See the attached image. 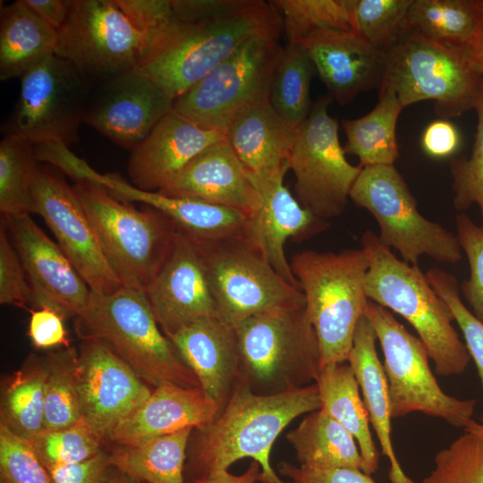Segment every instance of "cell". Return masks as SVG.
<instances>
[{
  "label": "cell",
  "instance_id": "cell-1",
  "mask_svg": "<svg viewBox=\"0 0 483 483\" xmlns=\"http://www.w3.org/2000/svg\"><path fill=\"white\" fill-rule=\"evenodd\" d=\"M179 27L171 0H72L55 55L93 88L159 55Z\"/></svg>",
  "mask_w": 483,
  "mask_h": 483
},
{
  "label": "cell",
  "instance_id": "cell-2",
  "mask_svg": "<svg viewBox=\"0 0 483 483\" xmlns=\"http://www.w3.org/2000/svg\"><path fill=\"white\" fill-rule=\"evenodd\" d=\"M179 21L166 47L140 69L174 99L249 40L279 36L280 16L261 0H171Z\"/></svg>",
  "mask_w": 483,
  "mask_h": 483
},
{
  "label": "cell",
  "instance_id": "cell-3",
  "mask_svg": "<svg viewBox=\"0 0 483 483\" xmlns=\"http://www.w3.org/2000/svg\"><path fill=\"white\" fill-rule=\"evenodd\" d=\"M320 407L316 384L281 394H258L236 381L217 418L208 426L194 429L187 452L188 473L193 481L227 470L240 459L252 458L260 466L259 483H289L271 466L272 446L293 419Z\"/></svg>",
  "mask_w": 483,
  "mask_h": 483
},
{
  "label": "cell",
  "instance_id": "cell-4",
  "mask_svg": "<svg viewBox=\"0 0 483 483\" xmlns=\"http://www.w3.org/2000/svg\"><path fill=\"white\" fill-rule=\"evenodd\" d=\"M360 243L369 256L368 299L401 315L413 326L437 374L447 377L464 372L470 355L452 325L451 309L426 274L417 265L398 259L372 231L362 234Z\"/></svg>",
  "mask_w": 483,
  "mask_h": 483
},
{
  "label": "cell",
  "instance_id": "cell-5",
  "mask_svg": "<svg viewBox=\"0 0 483 483\" xmlns=\"http://www.w3.org/2000/svg\"><path fill=\"white\" fill-rule=\"evenodd\" d=\"M77 330L82 339L106 342L149 386L200 387L161 330L143 291L125 286L107 294L90 291Z\"/></svg>",
  "mask_w": 483,
  "mask_h": 483
},
{
  "label": "cell",
  "instance_id": "cell-6",
  "mask_svg": "<svg viewBox=\"0 0 483 483\" xmlns=\"http://www.w3.org/2000/svg\"><path fill=\"white\" fill-rule=\"evenodd\" d=\"M290 265L317 335L321 367L347 362L357 325L369 301L366 250H303L292 257Z\"/></svg>",
  "mask_w": 483,
  "mask_h": 483
},
{
  "label": "cell",
  "instance_id": "cell-7",
  "mask_svg": "<svg viewBox=\"0 0 483 483\" xmlns=\"http://www.w3.org/2000/svg\"><path fill=\"white\" fill-rule=\"evenodd\" d=\"M237 381L258 394H275L316 382L321 363L315 329L305 307L276 309L234 327Z\"/></svg>",
  "mask_w": 483,
  "mask_h": 483
},
{
  "label": "cell",
  "instance_id": "cell-8",
  "mask_svg": "<svg viewBox=\"0 0 483 483\" xmlns=\"http://www.w3.org/2000/svg\"><path fill=\"white\" fill-rule=\"evenodd\" d=\"M73 188L88 215L103 251L125 287L145 291L160 269L177 233L161 212L140 210L85 178Z\"/></svg>",
  "mask_w": 483,
  "mask_h": 483
},
{
  "label": "cell",
  "instance_id": "cell-9",
  "mask_svg": "<svg viewBox=\"0 0 483 483\" xmlns=\"http://www.w3.org/2000/svg\"><path fill=\"white\" fill-rule=\"evenodd\" d=\"M383 52L381 85L396 94L403 108L433 100L436 114L445 118L475 108L482 77L472 72L461 49L441 46L404 28Z\"/></svg>",
  "mask_w": 483,
  "mask_h": 483
},
{
  "label": "cell",
  "instance_id": "cell-10",
  "mask_svg": "<svg viewBox=\"0 0 483 483\" xmlns=\"http://www.w3.org/2000/svg\"><path fill=\"white\" fill-rule=\"evenodd\" d=\"M194 242L207 272L216 318L228 326L234 328L266 311L305 307L301 290L286 282L247 237Z\"/></svg>",
  "mask_w": 483,
  "mask_h": 483
},
{
  "label": "cell",
  "instance_id": "cell-11",
  "mask_svg": "<svg viewBox=\"0 0 483 483\" xmlns=\"http://www.w3.org/2000/svg\"><path fill=\"white\" fill-rule=\"evenodd\" d=\"M379 226L380 242L394 248L403 261L416 266L422 256L457 264L462 258L456 235L424 217L406 182L394 165L362 167L350 192Z\"/></svg>",
  "mask_w": 483,
  "mask_h": 483
},
{
  "label": "cell",
  "instance_id": "cell-12",
  "mask_svg": "<svg viewBox=\"0 0 483 483\" xmlns=\"http://www.w3.org/2000/svg\"><path fill=\"white\" fill-rule=\"evenodd\" d=\"M364 315L383 352L392 418L419 411L464 428L472 419L476 401L457 399L440 388L429 368L426 346L387 309L369 300Z\"/></svg>",
  "mask_w": 483,
  "mask_h": 483
},
{
  "label": "cell",
  "instance_id": "cell-13",
  "mask_svg": "<svg viewBox=\"0 0 483 483\" xmlns=\"http://www.w3.org/2000/svg\"><path fill=\"white\" fill-rule=\"evenodd\" d=\"M283 49L277 35L249 40L175 98L173 109L199 126L225 133L240 113L269 99Z\"/></svg>",
  "mask_w": 483,
  "mask_h": 483
},
{
  "label": "cell",
  "instance_id": "cell-14",
  "mask_svg": "<svg viewBox=\"0 0 483 483\" xmlns=\"http://www.w3.org/2000/svg\"><path fill=\"white\" fill-rule=\"evenodd\" d=\"M93 85L69 60L53 55L21 78L17 102L3 133L34 145L79 141Z\"/></svg>",
  "mask_w": 483,
  "mask_h": 483
},
{
  "label": "cell",
  "instance_id": "cell-15",
  "mask_svg": "<svg viewBox=\"0 0 483 483\" xmlns=\"http://www.w3.org/2000/svg\"><path fill=\"white\" fill-rule=\"evenodd\" d=\"M331 97L317 100L293 136L288 169L295 176L296 199L316 217L340 215L362 166L351 165L338 137V122L329 115Z\"/></svg>",
  "mask_w": 483,
  "mask_h": 483
},
{
  "label": "cell",
  "instance_id": "cell-16",
  "mask_svg": "<svg viewBox=\"0 0 483 483\" xmlns=\"http://www.w3.org/2000/svg\"><path fill=\"white\" fill-rule=\"evenodd\" d=\"M33 214L40 216L56 243L90 291L107 294L123 285L110 266L72 185L51 165H39L32 186Z\"/></svg>",
  "mask_w": 483,
  "mask_h": 483
},
{
  "label": "cell",
  "instance_id": "cell-17",
  "mask_svg": "<svg viewBox=\"0 0 483 483\" xmlns=\"http://www.w3.org/2000/svg\"><path fill=\"white\" fill-rule=\"evenodd\" d=\"M82 419L105 443L151 394L148 384L104 341L83 339L76 365Z\"/></svg>",
  "mask_w": 483,
  "mask_h": 483
},
{
  "label": "cell",
  "instance_id": "cell-18",
  "mask_svg": "<svg viewBox=\"0 0 483 483\" xmlns=\"http://www.w3.org/2000/svg\"><path fill=\"white\" fill-rule=\"evenodd\" d=\"M173 106L174 99L155 80L140 69H133L92 89L84 123L131 151Z\"/></svg>",
  "mask_w": 483,
  "mask_h": 483
},
{
  "label": "cell",
  "instance_id": "cell-19",
  "mask_svg": "<svg viewBox=\"0 0 483 483\" xmlns=\"http://www.w3.org/2000/svg\"><path fill=\"white\" fill-rule=\"evenodd\" d=\"M144 292L165 336L200 318L216 317L199 251L195 242L180 229Z\"/></svg>",
  "mask_w": 483,
  "mask_h": 483
},
{
  "label": "cell",
  "instance_id": "cell-20",
  "mask_svg": "<svg viewBox=\"0 0 483 483\" xmlns=\"http://www.w3.org/2000/svg\"><path fill=\"white\" fill-rule=\"evenodd\" d=\"M26 272L32 301L51 305L65 316L79 317L90 289L58 246L27 214L1 217Z\"/></svg>",
  "mask_w": 483,
  "mask_h": 483
},
{
  "label": "cell",
  "instance_id": "cell-21",
  "mask_svg": "<svg viewBox=\"0 0 483 483\" xmlns=\"http://www.w3.org/2000/svg\"><path fill=\"white\" fill-rule=\"evenodd\" d=\"M69 173L72 178H85L101 185L121 200L142 203L161 212L194 241L247 237L250 216L240 210L200 199L142 191L117 174L96 171L80 157L72 161Z\"/></svg>",
  "mask_w": 483,
  "mask_h": 483
},
{
  "label": "cell",
  "instance_id": "cell-22",
  "mask_svg": "<svg viewBox=\"0 0 483 483\" xmlns=\"http://www.w3.org/2000/svg\"><path fill=\"white\" fill-rule=\"evenodd\" d=\"M225 138L224 132L199 126L173 109L131 151L130 182L142 191H158L198 155Z\"/></svg>",
  "mask_w": 483,
  "mask_h": 483
},
{
  "label": "cell",
  "instance_id": "cell-23",
  "mask_svg": "<svg viewBox=\"0 0 483 483\" xmlns=\"http://www.w3.org/2000/svg\"><path fill=\"white\" fill-rule=\"evenodd\" d=\"M284 174L250 176L258 202L250 216L247 238L286 282L300 288L285 257L284 244L289 238L322 231L327 223L301 207L284 185Z\"/></svg>",
  "mask_w": 483,
  "mask_h": 483
},
{
  "label": "cell",
  "instance_id": "cell-24",
  "mask_svg": "<svg viewBox=\"0 0 483 483\" xmlns=\"http://www.w3.org/2000/svg\"><path fill=\"white\" fill-rule=\"evenodd\" d=\"M302 47L331 97L341 105L382 83L384 52L352 30H325Z\"/></svg>",
  "mask_w": 483,
  "mask_h": 483
},
{
  "label": "cell",
  "instance_id": "cell-25",
  "mask_svg": "<svg viewBox=\"0 0 483 483\" xmlns=\"http://www.w3.org/2000/svg\"><path fill=\"white\" fill-rule=\"evenodd\" d=\"M220 412V406L200 387L163 383L116 428L109 443L136 445L185 428L201 429Z\"/></svg>",
  "mask_w": 483,
  "mask_h": 483
},
{
  "label": "cell",
  "instance_id": "cell-26",
  "mask_svg": "<svg viewBox=\"0 0 483 483\" xmlns=\"http://www.w3.org/2000/svg\"><path fill=\"white\" fill-rule=\"evenodd\" d=\"M166 337L184 364L195 374L200 388L222 411L239 376L234 328L216 317H210L188 324Z\"/></svg>",
  "mask_w": 483,
  "mask_h": 483
},
{
  "label": "cell",
  "instance_id": "cell-27",
  "mask_svg": "<svg viewBox=\"0 0 483 483\" xmlns=\"http://www.w3.org/2000/svg\"><path fill=\"white\" fill-rule=\"evenodd\" d=\"M158 192L219 204L249 216L258 202V191L226 138L198 155Z\"/></svg>",
  "mask_w": 483,
  "mask_h": 483
},
{
  "label": "cell",
  "instance_id": "cell-28",
  "mask_svg": "<svg viewBox=\"0 0 483 483\" xmlns=\"http://www.w3.org/2000/svg\"><path fill=\"white\" fill-rule=\"evenodd\" d=\"M225 138L251 177L285 174L293 135L269 99L240 113L228 125Z\"/></svg>",
  "mask_w": 483,
  "mask_h": 483
},
{
  "label": "cell",
  "instance_id": "cell-29",
  "mask_svg": "<svg viewBox=\"0 0 483 483\" xmlns=\"http://www.w3.org/2000/svg\"><path fill=\"white\" fill-rule=\"evenodd\" d=\"M377 340L374 327L364 315L357 325L347 362L359 383L369 421L380 443L382 454L390 462V482L415 483L403 472L393 447L387 382L383 365L377 357Z\"/></svg>",
  "mask_w": 483,
  "mask_h": 483
},
{
  "label": "cell",
  "instance_id": "cell-30",
  "mask_svg": "<svg viewBox=\"0 0 483 483\" xmlns=\"http://www.w3.org/2000/svg\"><path fill=\"white\" fill-rule=\"evenodd\" d=\"M58 38V31L36 14L24 0L1 4V80L21 79L55 55Z\"/></svg>",
  "mask_w": 483,
  "mask_h": 483
},
{
  "label": "cell",
  "instance_id": "cell-31",
  "mask_svg": "<svg viewBox=\"0 0 483 483\" xmlns=\"http://www.w3.org/2000/svg\"><path fill=\"white\" fill-rule=\"evenodd\" d=\"M321 407L356 440L364 462L363 472L375 473L379 466V453L369 429V418L360 386L349 364L332 363L320 368L315 382Z\"/></svg>",
  "mask_w": 483,
  "mask_h": 483
},
{
  "label": "cell",
  "instance_id": "cell-32",
  "mask_svg": "<svg viewBox=\"0 0 483 483\" xmlns=\"http://www.w3.org/2000/svg\"><path fill=\"white\" fill-rule=\"evenodd\" d=\"M286 438L301 466L363 471L364 462L354 437L321 409L308 413Z\"/></svg>",
  "mask_w": 483,
  "mask_h": 483
},
{
  "label": "cell",
  "instance_id": "cell-33",
  "mask_svg": "<svg viewBox=\"0 0 483 483\" xmlns=\"http://www.w3.org/2000/svg\"><path fill=\"white\" fill-rule=\"evenodd\" d=\"M194 429L185 428L136 445H116L110 453L113 468L147 483H184V462Z\"/></svg>",
  "mask_w": 483,
  "mask_h": 483
},
{
  "label": "cell",
  "instance_id": "cell-34",
  "mask_svg": "<svg viewBox=\"0 0 483 483\" xmlns=\"http://www.w3.org/2000/svg\"><path fill=\"white\" fill-rule=\"evenodd\" d=\"M402 108L396 94L381 85L378 102L369 114L343 122L345 154L358 157L362 167L394 165L399 156L396 123Z\"/></svg>",
  "mask_w": 483,
  "mask_h": 483
},
{
  "label": "cell",
  "instance_id": "cell-35",
  "mask_svg": "<svg viewBox=\"0 0 483 483\" xmlns=\"http://www.w3.org/2000/svg\"><path fill=\"white\" fill-rule=\"evenodd\" d=\"M45 357L30 355L1 386L0 424L31 441L44 429Z\"/></svg>",
  "mask_w": 483,
  "mask_h": 483
},
{
  "label": "cell",
  "instance_id": "cell-36",
  "mask_svg": "<svg viewBox=\"0 0 483 483\" xmlns=\"http://www.w3.org/2000/svg\"><path fill=\"white\" fill-rule=\"evenodd\" d=\"M482 21L472 0H412L405 28L441 46L461 49L474 38Z\"/></svg>",
  "mask_w": 483,
  "mask_h": 483
},
{
  "label": "cell",
  "instance_id": "cell-37",
  "mask_svg": "<svg viewBox=\"0 0 483 483\" xmlns=\"http://www.w3.org/2000/svg\"><path fill=\"white\" fill-rule=\"evenodd\" d=\"M315 72L314 64L302 47L287 44L284 47L269 101L293 136L310 113L309 86Z\"/></svg>",
  "mask_w": 483,
  "mask_h": 483
},
{
  "label": "cell",
  "instance_id": "cell-38",
  "mask_svg": "<svg viewBox=\"0 0 483 483\" xmlns=\"http://www.w3.org/2000/svg\"><path fill=\"white\" fill-rule=\"evenodd\" d=\"M39 161L35 145L5 134L0 142V212L2 217L33 214L32 186Z\"/></svg>",
  "mask_w": 483,
  "mask_h": 483
},
{
  "label": "cell",
  "instance_id": "cell-39",
  "mask_svg": "<svg viewBox=\"0 0 483 483\" xmlns=\"http://www.w3.org/2000/svg\"><path fill=\"white\" fill-rule=\"evenodd\" d=\"M45 359L47 374L43 430L71 427L82 420L76 381L78 353L69 347Z\"/></svg>",
  "mask_w": 483,
  "mask_h": 483
},
{
  "label": "cell",
  "instance_id": "cell-40",
  "mask_svg": "<svg viewBox=\"0 0 483 483\" xmlns=\"http://www.w3.org/2000/svg\"><path fill=\"white\" fill-rule=\"evenodd\" d=\"M288 44L301 46L325 30H352L349 0H275Z\"/></svg>",
  "mask_w": 483,
  "mask_h": 483
},
{
  "label": "cell",
  "instance_id": "cell-41",
  "mask_svg": "<svg viewBox=\"0 0 483 483\" xmlns=\"http://www.w3.org/2000/svg\"><path fill=\"white\" fill-rule=\"evenodd\" d=\"M412 0H349L352 30L384 50L405 28Z\"/></svg>",
  "mask_w": 483,
  "mask_h": 483
},
{
  "label": "cell",
  "instance_id": "cell-42",
  "mask_svg": "<svg viewBox=\"0 0 483 483\" xmlns=\"http://www.w3.org/2000/svg\"><path fill=\"white\" fill-rule=\"evenodd\" d=\"M30 443L46 469L83 462L104 451L103 442L83 419L64 428L42 430Z\"/></svg>",
  "mask_w": 483,
  "mask_h": 483
},
{
  "label": "cell",
  "instance_id": "cell-43",
  "mask_svg": "<svg viewBox=\"0 0 483 483\" xmlns=\"http://www.w3.org/2000/svg\"><path fill=\"white\" fill-rule=\"evenodd\" d=\"M474 109L477 112L478 124L470 157L451 162L453 205L458 210H465L476 204L483 218V77Z\"/></svg>",
  "mask_w": 483,
  "mask_h": 483
},
{
  "label": "cell",
  "instance_id": "cell-44",
  "mask_svg": "<svg viewBox=\"0 0 483 483\" xmlns=\"http://www.w3.org/2000/svg\"><path fill=\"white\" fill-rule=\"evenodd\" d=\"M426 276L435 292L447 303L465 339L483 387V323L462 302L457 279L451 274L433 267ZM483 419V413H482Z\"/></svg>",
  "mask_w": 483,
  "mask_h": 483
},
{
  "label": "cell",
  "instance_id": "cell-45",
  "mask_svg": "<svg viewBox=\"0 0 483 483\" xmlns=\"http://www.w3.org/2000/svg\"><path fill=\"white\" fill-rule=\"evenodd\" d=\"M0 483H51L30 441L0 424Z\"/></svg>",
  "mask_w": 483,
  "mask_h": 483
},
{
  "label": "cell",
  "instance_id": "cell-46",
  "mask_svg": "<svg viewBox=\"0 0 483 483\" xmlns=\"http://www.w3.org/2000/svg\"><path fill=\"white\" fill-rule=\"evenodd\" d=\"M455 224L456 236L470 267V276L461 289L472 314L483 323V225H477L464 213L456 216Z\"/></svg>",
  "mask_w": 483,
  "mask_h": 483
},
{
  "label": "cell",
  "instance_id": "cell-47",
  "mask_svg": "<svg viewBox=\"0 0 483 483\" xmlns=\"http://www.w3.org/2000/svg\"><path fill=\"white\" fill-rule=\"evenodd\" d=\"M32 291L6 225L0 223V303L26 309Z\"/></svg>",
  "mask_w": 483,
  "mask_h": 483
},
{
  "label": "cell",
  "instance_id": "cell-48",
  "mask_svg": "<svg viewBox=\"0 0 483 483\" xmlns=\"http://www.w3.org/2000/svg\"><path fill=\"white\" fill-rule=\"evenodd\" d=\"M64 317L61 310L42 304L30 311L28 326V335L32 345L37 349L70 347L68 333L64 326Z\"/></svg>",
  "mask_w": 483,
  "mask_h": 483
},
{
  "label": "cell",
  "instance_id": "cell-49",
  "mask_svg": "<svg viewBox=\"0 0 483 483\" xmlns=\"http://www.w3.org/2000/svg\"><path fill=\"white\" fill-rule=\"evenodd\" d=\"M112 465L102 451L86 461L47 469L51 483H107Z\"/></svg>",
  "mask_w": 483,
  "mask_h": 483
},
{
  "label": "cell",
  "instance_id": "cell-50",
  "mask_svg": "<svg viewBox=\"0 0 483 483\" xmlns=\"http://www.w3.org/2000/svg\"><path fill=\"white\" fill-rule=\"evenodd\" d=\"M281 475L292 479V483H376L369 475L360 470L314 469L281 462L278 466Z\"/></svg>",
  "mask_w": 483,
  "mask_h": 483
},
{
  "label": "cell",
  "instance_id": "cell-51",
  "mask_svg": "<svg viewBox=\"0 0 483 483\" xmlns=\"http://www.w3.org/2000/svg\"><path fill=\"white\" fill-rule=\"evenodd\" d=\"M460 143L461 137L457 128L445 119L429 123L421 137L423 150L436 158L450 157L456 152Z\"/></svg>",
  "mask_w": 483,
  "mask_h": 483
},
{
  "label": "cell",
  "instance_id": "cell-52",
  "mask_svg": "<svg viewBox=\"0 0 483 483\" xmlns=\"http://www.w3.org/2000/svg\"><path fill=\"white\" fill-rule=\"evenodd\" d=\"M48 25L59 31L71 13L72 0H24Z\"/></svg>",
  "mask_w": 483,
  "mask_h": 483
},
{
  "label": "cell",
  "instance_id": "cell-53",
  "mask_svg": "<svg viewBox=\"0 0 483 483\" xmlns=\"http://www.w3.org/2000/svg\"><path fill=\"white\" fill-rule=\"evenodd\" d=\"M260 474L259 464L253 461L247 470L241 475H233L227 470H220L193 480V483H256Z\"/></svg>",
  "mask_w": 483,
  "mask_h": 483
},
{
  "label": "cell",
  "instance_id": "cell-54",
  "mask_svg": "<svg viewBox=\"0 0 483 483\" xmlns=\"http://www.w3.org/2000/svg\"><path fill=\"white\" fill-rule=\"evenodd\" d=\"M461 51L472 72L483 77V21L477 35Z\"/></svg>",
  "mask_w": 483,
  "mask_h": 483
},
{
  "label": "cell",
  "instance_id": "cell-55",
  "mask_svg": "<svg viewBox=\"0 0 483 483\" xmlns=\"http://www.w3.org/2000/svg\"><path fill=\"white\" fill-rule=\"evenodd\" d=\"M114 471L109 473L107 483H142L140 481L135 480L116 469L113 468Z\"/></svg>",
  "mask_w": 483,
  "mask_h": 483
},
{
  "label": "cell",
  "instance_id": "cell-56",
  "mask_svg": "<svg viewBox=\"0 0 483 483\" xmlns=\"http://www.w3.org/2000/svg\"><path fill=\"white\" fill-rule=\"evenodd\" d=\"M463 429L465 432L476 434L483 438V424L471 419Z\"/></svg>",
  "mask_w": 483,
  "mask_h": 483
},
{
  "label": "cell",
  "instance_id": "cell-57",
  "mask_svg": "<svg viewBox=\"0 0 483 483\" xmlns=\"http://www.w3.org/2000/svg\"><path fill=\"white\" fill-rule=\"evenodd\" d=\"M472 1H473L474 5L483 15V0H472Z\"/></svg>",
  "mask_w": 483,
  "mask_h": 483
}]
</instances>
